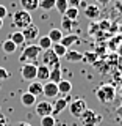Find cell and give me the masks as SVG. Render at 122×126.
<instances>
[{"mask_svg":"<svg viewBox=\"0 0 122 126\" xmlns=\"http://www.w3.org/2000/svg\"><path fill=\"white\" fill-rule=\"evenodd\" d=\"M116 94L117 92H116L114 85H111V84H102L96 90V96L102 104H111L116 99Z\"/></svg>","mask_w":122,"mask_h":126,"instance_id":"6da1fadb","label":"cell"},{"mask_svg":"<svg viewBox=\"0 0 122 126\" xmlns=\"http://www.w3.org/2000/svg\"><path fill=\"white\" fill-rule=\"evenodd\" d=\"M39 55H41V49H39V46L34 44V43H31V44L23 47L21 57H19V62L23 63V65H25V63H34L38 60ZM34 65H36V63H34Z\"/></svg>","mask_w":122,"mask_h":126,"instance_id":"7a4b0ae2","label":"cell"},{"mask_svg":"<svg viewBox=\"0 0 122 126\" xmlns=\"http://www.w3.org/2000/svg\"><path fill=\"white\" fill-rule=\"evenodd\" d=\"M13 22H14V25L17 27V29H25L27 25H30V24L33 22V19H31V13L22 10V8L17 10V11H14Z\"/></svg>","mask_w":122,"mask_h":126,"instance_id":"3957f363","label":"cell"},{"mask_svg":"<svg viewBox=\"0 0 122 126\" xmlns=\"http://www.w3.org/2000/svg\"><path fill=\"white\" fill-rule=\"evenodd\" d=\"M86 109H88V104H86V101L83 98H77L75 101H72L69 104V112L75 118H81V115L86 112Z\"/></svg>","mask_w":122,"mask_h":126,"instance_id":"277c9868","label":"cell"},{"mask_svg":"<svg viewBox=\"0 0 122 126\" xmlns=\"http://www.w3.org/2000/svg\"><path fill=\"white\" fill-rule=\"evenodd\" d=\"M81 125L83 126H97L102 121V115H97L94 110L86 109V112L81 115Z\"/></svg>","mask_w":122,"mask_h":126,"instance_id":"5b68a950","label":"cell"},{"mask_svg":"<svg viewBox=\"0 0 122 126\" xmlns=\"http://www.w3.org/2000/svg\"><path fill=\"white\" fill-rule=\"evenodd\" d=\"M41 60H42V65H45L49 69H52L53 66L60 65V57H58V55L55 54L52 49L42 50V57H41Z\"/></svg>","mask_w":122,"mask_h":126,"instance_id":"8992f818","label":"cell"},{"mask_svg":"<svg viewBox=\"0 0 122 126\" xmlns=\"http://www.w3.org/2000/svg\"><path fill=\"white\" fill-rule=\"evenodd\" d=\"M36 69H38V65L34 63H25V65L21 66V76L23 80H28V82H33L36 80Z\"/></svg>","mask_w":122,"mask_h":126,"instance_id":"52a82bcc","label":"cell"},{"mask_svg":"<svg viewBox=\"0 0 122 126\" xmlns=\"http://www.w3.org/2000/svg\"><path fill=\"white\" fill-rule=\"evenodd\" d=\"M34 107H36V115L38 117H47V115H52L53 112V104L50 101H39L34 104Z\"/></svg>","mask_w":122,"mask_h":126,"instance_id":"ba28073f","label":"cell"},{"mask_svg":"<svg viewBox=\"0 0 122 126\" xmlns=\"http://www.w3.org/2000/svg\"><path fill=\"white\" fill-rule=\"evenodd\" d=\"M22 35H23V38H25V41L33 43L34 39L39 38V27L31 22L30 25H27L25 29H22Z\"/></svg>","mask_w":122,"mask_h":126,"instance_id":"9c48e42d","label":"cell"},{"mask_svg":"<svg viewBox=\"0 0 122 126\" xmlns=\"http://www.w3.org/2000/svg\"><path fill=\"white\" fill-rule=\"evenodd\" d=\"M58 85L53 84V82L47 80L45 84H42V94L47 98V99H52V98H56L58 96Z\"/></svg>","mask_w":122,"mask_h":126,"instance_id":"30bf717a","label":"cell"},{"mask_svg":"<svg viewBox=\"0 0 122 126\" xmlns=\"http://www.w3.org/2000/svg\"><path fill=\"white\" fill-rule=\"evenodd\" d=\"M61 44L66 47V49H70L72 46H77V44H80L81 43V39L77 36V35H74V33H69V35H66V36H63L61 38Z\"/></svg>","mask_w":122,"mask_h":126,"instance_id":"8fae6325","label":"cell"},{"mask_svg":"<svg viewBox=\"0 0 122 126\" xmlns=\"http://www.w3.org/2000/svg\"><path fill=\"white\" fill-rule=\"evenodd\" d=\"M85 16L88 19H91V21H94V19H99L100 17V8L99 5H88L85 8Z\"/></svg>","mask_w":122,"mask_h":126,"instance_id":"7c38bea8","label":"cell"},{"mask_svg":"<svg viewBox=\"0 0 122 126\" xmlns=\"http://www.w3.org/2000/svg\"><path fill=\"white\" fill-rule=\"evenodd\" d=\"M49 76H50V69L47 68L45 65H39L38 69H36V80L47 82V80H49Z\"/></svg>","mask_w":122,"mask_h":126,"instance_id":"4fadbf2b","label":"cell"},{"mask_svg":"<svg viewBox=\"0 0 122 126\" xmlns=\"http://www.w3.org/2000/svg\"><path fill=\"white\" fill-rule=\"evenodd\" d=\"M64 58L67 62H83L85 60V55L81 52H78V50H74V49H67V52H66Z\"/></svg>","mask_w":122,"mask_h":126,"instance_id":"5bb4252c","label":"cell"},{"mask_svg":"<svg viewBox=\"0 0 122 126\" xmlns=\"http://www.w3.org/2000/svg\"><path fill=\"white\" fill-rule=\"evenodd\" d=\"M61 79H63V69H61V66H60V65L53 66V68L50 69L49 80H50V82H53V84H58Z\"/></svg>","mask_w":122,"mask_h":126,"instance_id":"9a60e30c","label":"cell"},{"mask_svg":"<svg viewBox=\"0 0 122 126\" xmlns=\"http://www.w3.org/2000/svg\"><path fill=\"white\" fill-rule=\"evenodd\" d=\"M27 92L38 98L39 94H42V82H39V80L30 82V85H28V88H27Z\"/></svg>","mask_w":122,"mask_h":126,"instance_id":"2e32d148","label":"cell"},{"mask_svg":"<svg viewBox=\"0 0 122 126\" xmlns=\"http://www.w3.org/2000/svg\"><path fill=\"white\" fill-rule=\"evenodd\" d=\"M19 2H21L22 10L28 11V13H31V11H34V10L39 8V0H19Z\"/></svg>","mask_w":122,"mask_h":126,"instance_id":"e0dca14e","label":"cell"},{"mask_svg":"<svg viewBox=\"0 0 122 126\" xmlns=\"http://www.w3.org/2000/svg\"><path fill=\"white\" fill-rule=\"evenodd\" d=\"M21 104L25 106V107H31V106L36 104V96H33V94L28 93V92L22 93V96H21Z\"/></svg>","mask_w":122,"mask_h":126,"instance_id":"ac0fdd59","label":"cell"},{"mask_svg":"<svg viewBox=\"0 0 122 126\" xmlns=\"http://www.w3.org/2000/svg\"><path fill=\"white\" fill-rule=\"evenodd\" d=\"M66 107H67V99H66V98H58V99L55 101V104H53V112H52V115L55 117V113L63 112Z\"/></svg>","mask_w":122,"mask_h":126,"instance_id":"d6986e66","label":"cell"},{"mask_svg":"<svg viewBox=\"0 0 122 126\" xmlns=\"http://www.w3.org/2000/svg\"><path fill=\"white\" fill-rule=\"evenodd\" d=\"M58 92H60L61 94H69L70 92H72V84H70L69 80H64V79H61L60 82H58Z\"/></svg>","mask_w":122,"mask_h":126,"instance_id":"ffe728a7","label":"cell"},{"mask_svg":"<svg viewBox=\"0 0 122 126\" xmlns=\"http://www.w3.org/2000/svg\"><path fill=\"white\" fill-rule=\"evenodd\" d=\"M2 50H3L5 54H14L16 50H17V46H16L10 38H6L5 41L2 43Z\"/></svg>","mask_w":122,"mask_h":126,"instance_id":"44dd1931","label":"cell"},{"mask_svg":"<svg viewBox=\"0 0 122 126\" xmlns=\"http://www.w3.org/2000/svg\"><path fill=\"white\" fill-rule=\"evenodd\" d=\"M8 38H10V39H11V41H13V43H14V44L17 46V47L25 44V38H23L22 32H13V33H11Z\"/></svg>","mask_w":122,"mask_h":126,"instance_id":"7402d4cb","label":"cell"},{"mask_svg":"<svg viewBox=\"0 0 122 126\" xmlns=\"http://www.w3.org/2000/svg\"><path fill=\"white\" fill-rule=\"evenodd\" d=\"M36 44L39 46V49H41V50H47V49H52V44H53V43L50 41V38L45 35V36H39L38 38V43H36Z\"/></svg>","mask_w":122,"mask_h":126,"instance_id":"603a6c76","label":"cell"},{"mask_svg":"<svg viewBox=\"0 0 122 126\" xmlns=\"http://www.w3.org/2000/svg\"><path fill=\"white\" fill-rule=\"evenodd\" d=\"M47 36H49L50 41L55 44V43H60L61 38L64 36V35H63V30H60V29H52V30L49 32V35H47Z\"/></svg>","mask_w":122,"mask_h":126,"instance_id":"cb8c5ba5","label":"cell"},{"mask_svg":"<svg viewBox=\"0 0 122 126\" xmlns=\"http://www.w3.org/2000/svg\"><path fill=\"white\" fill-rule=\"evenodd\" d=\"M78 14H80L78 8H72V6H69L67 10H66V13L63 14V16H66V17H67V19H70V21H77Z\"/></svg>","mask_w":122,"mask_h":126,"instance_id":"d4e9b609","label":"cell"},{"mask_svg":"<svg viewBox=\"0 0 122 126\" xmlns=\"http://www.w3.org/2000/svg\"><path fill=\"white\" fill-rule=\"evenodd\" d=\"M52 50L58 55V57H64L66 52H67V49H66L61 43H55V44H52Z\"/></svg>","mask_w":122,"mask_h":126,"instance_id":"484cf974","label":"cell"},{"mask_svg":"<svg viewBox=\"0 0 122 126\" xmlns=\"http://www.w3.org/2000/svg\"><path fill=\"white\" fill-rule=\"evenodd\" d=\"M74 25H75V21H70V19H67L66 16H63V21H61V29H60V30H67V32H70Z\"/></svg>","mask_w":122,"mask_h":126,"instance_id":"4316f807","label":"cell"},{"mask_svg":"<svg viewBox=\"0 0 122 126\" xmlns=\"http://www.w3.org/2000/svg\"><path fill=\"white\" fill-rule=\"evenodd\" d=\"M39 8L44 11H50L55 8V0H39Z\"/></svg>","mask_w":122,"mask_h":126,"instance_id":"83f0119b","label":"cell"},{"mask_svg":"<svg viewBox=\"0 0 122 126\" xmlns=\"http://www.w3.org/2000/svg\"><path fill=\"white\" fill-rule=\"evenodd\" d=\"M55 8H56V10L60 11L61 14H64V13H66V10L69 8L67 0H55Z\"/></svg>","mask_w":122,"mask_h":126,"instance_id":"f1b7e54d","label":"cell"},{"mask_svg":"<svg viewBox=\"0 0 122 126\" xmlns=\"http://www.w3.org/2000/svg\"><path fill=\"white\" fill-rule=\"evenodd\" d=\"M55 125H56V120L53 115H47L41 118V126H55Z\"/></svg>","mask_w":122,"mask_h":126,"instance_id":"f546056e","label":"cell"},{"mask_svg":"<svg viewBox=\"0 0 122 126\" xmlns=\"http://www.w3.org/2000/svg\"><path fill=\"white\" fill-rule=\"evenodd\" d=\"M8 77H10L8 71H6L5 68H2V66H0V80H6Z\"/></svg>","mask_w":122,"mask_h":126,"instance_id":"4dcf8cb0","label":"cell"},{"mask_svg":"<svg viewBox=\"0 0 122 126\" xmlns=\"http://www.w3.org/2000/svg\"><path fill=\"white\" fill-rule=\"evenodd\" d=\"M6 16H8V10H6V6H5V5H0V19L6 17Z\"/></svg>","mask_w":122,"mask_h":126,"instance_id":"1f68e13d","label":"cell"},{"mask_svg":"<svg viewBox=\"0 0 122 126\" xmlns=\"http://www.w3.org/2000/svg\"><path fill=\"white\" fill-rule=\"evenodd\" d=\"M116 117H117V118H119V120L122 121V102H121V104L116 107Z\"/></svg>","mask_w":122,"mask_h":126,"instance_id":"d6a6232c","label":"cell"},{"mask_svg":"<svg viewBox=\"0 0 122 126\" xmlns=\"http://www.w3.org/2000/svg\"><path fill=\"white\" fill-rule=\"evenodd\" d=\"M67 5L72 6V8H78V5H80V0H67Z\"/></svg>","mask_w":122,"mask_h":126,"instance_id":"836d02e7","label":"cell"},{"mask_svg":"<svg viewBox=\"0 0 122 126\" xmlns=\"http://www.w3.org/2000/svg\"><path fill=\"white\" fill-rule=\"evenodd\" d=\"M0 126H8V120H6V117H5V115H2V113H0Z\"/></svg>","mask_w":122,"mask_h":126,"instance_id":"e575fe53","label":"cell"},{"mask_svg":"<svg viewBox=\"0 0 122 126\" xmlns=\"http://www.w3.org/2000/svg\"><path fill=\"white\" fill-rule=\"evenodd\" d=\"M99 5H102V6H105V5H110V3L113 2V0H96Z\"/></svg>","mask_w":122,"mask_h":126,"instance_id":"d590c367","label":"cell"},{"mask_svg":"<svg viewBox=\"0 0 122 126\" xmlns=\"http://www.w3.org/2000/svg\"><path fill=\"white\" fill-rule=\"evenodd\" d=\"M116 8L119 10V13L122 14V3H121V2H116Z\"/></svg>","mask_w":122,"mask_h":126,"instance_id":"8d00e7d4","label":"cell"},{"mask_svg":"<svg viewBox=\"0 0 122 126\" xmlns=\"http://www.w3.org/2000/svg\"><path fill=\"white\" fill-rule=\"evenodd\" d=\"M17 126H30L27 121H21V123H17Z\"/></svg>","mask_w":122,"mask_h":126,"instance_id":"74e56055","label":"cell"},{"mask_svg":"<svg viewBox=\"0 0 122 126\" xmlns=\"http://www.w3.org/2000/svg\"><path fill=\"white\" fill-rule=\"evenodd\" d=\"M3 27V19H0V29Z\"/></svg>","mask_w":122,"mask_h":126,"instance_id":"f35d334b","label":"cell"},{"mask_svg":"<svg viewBox=\"0 0 122 126\" xmlns=\"http://www.w3.org/2000/svg\"><path fill=\"white\" fill-rule=\"evenodd\" d=\"M117 2H121V3H122V0H117Z\"/></svg>","mask_w":122,"mask_h":126,"instance_id":"ab89813d","label":"cell"}]
</instances>
